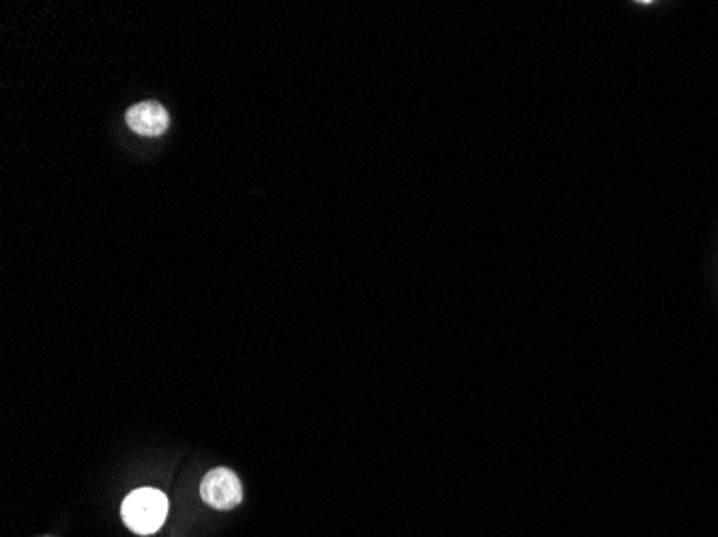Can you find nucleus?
Returning a JSON list of instances; mask_svg holds the SVG:
<instances>
[{
    "mask_svg": "<svg viewBox=\"0 0 718 537\" xmlns=\"http://www.w3.org/2000/svg\"><path fill=\"white\" fill-rule=\"evenodd\" d=\"M121 516L127 529L138 535H151L164 525L168 516V499L155 488H138L123 501Z\"/></svg>",
    "mask_w": 718,
    "mask_h": 537,
    "instance_id": "f257e3e1",
    "label": "nucleus"
},
{
    "mask_svg": "<svg viewBox=\"0 0 718 537\" xmlns=\"http://www.w3.org/2000/svg\"><path fill=\"white\" fill-rule=\"evenodd\" d=\"M200 497L215 510H233L243 497L239 477L224 467L209 471L200 484Z\"/></svg>",
    "mask_w": 718,
    "mask_h": 537,
    "instance_id": "f03ea898",
    "label": "nucleus"
},
{
    "mask_svg": "<svg viewBox=\"0 0 718 537\" xmlns=\"http://www.w3.org/2000/svg\"><path fill=\"white\" fill-rule=\"evenodd\" d=\"M127 125L140 136H162L168 129V110L157 101H142L127 110Z\"/></svg>",
    "mask_w": 718,
    "mask_h": 537,
    "instance_id": "7ed1b4c3",
    "label": "nucleus"
}]
</instances>
